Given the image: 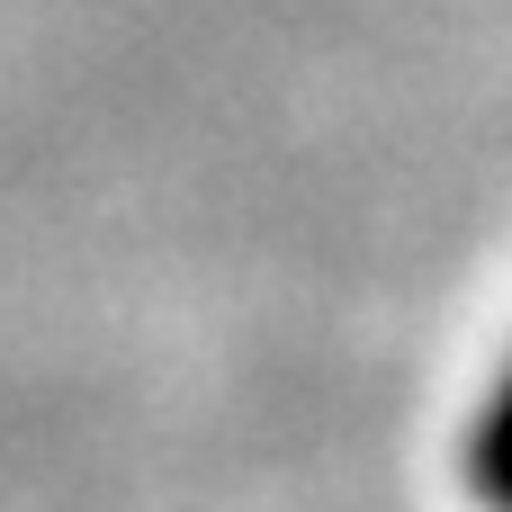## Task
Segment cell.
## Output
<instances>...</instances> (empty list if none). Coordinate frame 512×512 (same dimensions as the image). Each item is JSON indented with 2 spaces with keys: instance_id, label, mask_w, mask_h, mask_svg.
Here are the masks:
<instances>
[{
  "instance_id": "cell-1",
  "label": "cell",
  "mask_w": 512,
  "mask_h": 512,
  "mask_svg": "<svg viewBox=\"0 0 512 512\" xmlns=\"http://www.w3.org/2000/svg\"><path fill=\"white\" fill-rule=\"evenodd\" d=\"M468 486L486 512H512V360L486 396V414H477V432H468Z\"/></svg>"
}]
</instances>
